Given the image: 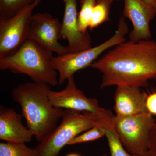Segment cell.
Listing matches in <instances>:
<instances>
[{"label": "cell", "instance_id": "cell-18", "mask_svg": "<svg viewBox=\"0 0 156 156\" xmlns=\"http://www.w3.org/2000/svg\"><path fill=\"white\" fill-rule=\"evenodd\" d=\"M97 0H80L81 9L78 14V25L82 32H88L93 8Z\"/></svg>", "mask_w": 156, "mask_h": 156}, {"label": "cell", "instance_id": "cell-12", "mask_svg": "<svg viewBox=\"0 0 156 156\" xmlns=\"http://www.w3.org/2000/svg\"><path fill=\"white\" fill-rule=\"evenodd\" d=\"M22 114L14 109L0 106V139L5 142L26 143L34 136L22 122Z\"/></svg>", "mask_w": 156, "mask_h": 156}, {"label": "cell", "instance_id": "cell-13", "mask_svg": "<svg viewBox=\"0 0 156 156\" xmlns=\"http://www.w3.org/2000/svg\"><path fill=\"white\" fill-rule=\"evenodd\" d=\"M146 96L147 94L137 87H117L114 107L116 115H134L148 113L146 105Z\"/></svg>", "mask_w": 156, "mask_h": 156}, {"label": "cell", "instance_id": "cell-21", "mask_svg": "<svg viewBox=\"0 0 156 156\" xmlns=\"http://www.w3.org/2000/svg\"><path fill=\"white\" fill-rule=\"evenodd\" d=\"M148 150L156 156V122L151 129L149 141Z\"/></svg>", "mask_w": 156, "mask_h": 156}, {"label": "cell", "instance_id": "cell-5", "mask_svg": "<svg viewBox=\"0 0 156 156\" xmlns=\"http://www.w3.org/2000/svg\"><path fill=\"white\" fill-rule=\"evenodd\" d=\"M128 32L125 17H121L114 35L101 44L77 53L53 56V63L58 73V84L62 85L78 71L91 66L105 50L126 41L125 37Z\"/></svg>", "mask_w": 156, "mask_h": 156}, {"label": "cell", "instance_id": "cell-19", "mask_svg": "<svg viewBox=\"0 0 156 156\" xmlns=\"http://www.w3.org/2000/svg\"><path fill=\"white\" fill-rule=\"evenodd\" d=\"M104 136H105V133L103 129L100 126H95L74 137L70 140L67 145L93 141L99 139Z\"/></svg>", "mask_w": 156, "mask_h": 156}, {"label": "cell", "instance_id": "cell-6", "mask_svg": "<svg viewBox=\"0 0 156 156\" xmlns=\"http://www.w3.org/2000/svg\"><path fill=\"white\" fill-rule=\"evenodd\" d=\"M113 125L127 151L140 154L148 151L151 129L156 122L150 114L130 116L114 115Z\"/></svg>", "mask_w": 156, "mask_h": 156}, {"label": "cell", "instance_id": "cell-20", "mask_svg": "<svg viewBox=\"0 0 156 156\" xmlns=\"http://www.w3.org/2000/svg\"><path fill=\"white\" fill-rule=\"evenodd\" d=\"M146 105L148 112L156 115V92L147 95Z\"/></svg>", "mask_w": 156, "mask_h": 156}, {"label": "cell", "instance_id": "cell-24", "mask_svg": "<svg viewBox=\"0 0 156 156\" xmlns=\"http://www.w3.org/2000/svg\"><path fill=\"white\" fill-rule=\"evenodd\" d=\"M66 156H80V155L78 154H76V153H72V154H69L67 155Z\"/></svg>", "mask_w": 156, "mask_h": 156}, {"label": "cell", "instance_id": "cell-15", "mask_svg": "<svg viewBox=\"0 0 156 156\" xmlns=\"http://www.w3.org/2000/svg\"><path fill=\"white\" fill-rule=\"evenodd\" d=\"M114 0H97L95 3L89 28L91 30L97 28L104 23L110 21V10Z\"/></svg>", "mask_w": 156, "mask_h": 156}, {"label": "cell", "instance_id": "cell-23", "mask_svg": "<svg viewBox=\"0 0 156 156\" xmlns=\"http://www.w3.org/2000/svg\"><path fill=\"white\" fill-rule=\"evenodd\" d=\"M136 156H155L150 151H147L144 153L136 155Z\"/></svg>", "mask_w": 156, "mask_h": 156}, {"label": "cell", "instance_id": "cell-22", "mask_svg": "<svg viewBox=\"0 0 156 156\" xmlns=\"http://www.w3.org/2000/svg\"><path fill=\"white\" fill-rule=\"evenodd\" d=\"M143 1L146 4L152 7L156 12V0H143Z\"/></svg>", "mask_w": 156, "mask_h": 156}, {"label": "cell", "instance_id": "cell-10", "mask_svg": "<svg viewBox=\"0 0 156 156\" xmlns=\"http://www.w3.org/2000/svg\"><path fill=\"white\" fill-rule=\"evenodd\" d=\"M64 12L61 23V38L66 40L69 53H77L92 48L88 32H82L78 25L76 0H64Z\"/></svg>", "mask_w": 156, "mask_h": 156}, {"label": "cell", "instance_id": "cell-4", "mask_svg": "<svg viewBox=\"0 0 156 156\" xmlns=\"http://www.w3.org/2000/svg\"><path fill=\"white\" fill-rule=\"evenodd\" d=\"M97 126H99V118L94 114L64 109L60 124L35 148L37 155L58 156L70 140Z\"/></svg>", "mask_w": 156, "mask_h": 156}, {"label": "cell", "instance_id": "cell-25", "mask_svg": "<svg viewBox=\"0 0 156 156\" xmlns=\"http://www.w3.org/2000/svg\"><path fill=\"white\" fill-rule=\"evenodd\" d=\"M103 156H107L106 155H105V154H104V155Z\"/></svg>", "mask_w": 156, "mask_h": 156}, {"label": "cell", "instance_id": "cell-11", "mask_svg": "<svg viewBox=\"0 0 156 156\" xmlns=\"http://www.w3.org/2000/svg\"><path fill=\"white\" fill-rule=\"evenodd\" d=\"M124 17L130 20L133 28L129 34L130 41L134 42L151 37L150 23L155 17V11L143 0H123Z\"/></svg>", "mask_w": 156, "mask_h": 156}, {"label": "cell", "instance_id": "cell-14", "mask_svg": "<svg viewBox=\"0 0 156 156\" xmlns=\"http://www.w3.org/2000/svg\"><path fill=\"white\" fill-rule=\"evenodd\" d=\"M114 116L113 115L109 118L99 119V126L103 129L108 142L111 156H136L125 149L113 125Z\"/></svg>", "mask_w": 156, "mask_h": 156}, {"label": "cell", "instance_id": "cell-17", "mask_svg": "<svg viewBox=\"0 0 156 156\" xmlns=\"http://www.w3.org/2000/svg\"><path fill=\"white\" fill-rule=\"evenodd\" d=\"M0 156H37L35 148L27 147L25 143L1 142Z\"/></svg>", "mask_w": 156, "mask_h": 156}, {"label": "cell", "instance_id": "cell-3", "mask_svg": "<svg viewBox=\"0 0 156 156\" xmlns=\"http://www.w3.org/2000/svg\"><path fill=\"white\" fill-rule=\"evenodd\" d=\"M53 57V52L27 39L14 53L0 58V69L27 75L35 83L55 87L58 76Z\"/></svg>", "mask_w": 156, "mask_h": 156}, {"label": "cell", "instance_id": "cell-8", "mask_svg": "<svg viewBox=\"0 0 156 156\" xmlns=\"http://www.w3.org/2000/svg\"><path fill=\"white\" fill-rule=\"evenodd\" d=\"M67 84L63 90H50L49 98L56 107L80 112H89L96 115L99 119L108 118L112 115L110 111L101 107L97 99L89 98L78 89L73 76L67 79Z\"/></svg>", "mask_w": 156, "mask_h": 156}, {"label": "cell", "instance_id": "cell-7", "mask_svg": "<svg viewBox=\"0 0 156 156\" xmlns=\"http://www.w3.org/2000/svg\"><path fill=\"white\" fill-rule=\"evenodd\" d=\"M41 0L25 7L7 20H0V58L15 52L28 39L34 9Z\"/></svg>", "mask_w": 156, "mask_h": 156}, {"label": "cell", "instance_id": "cell-16", "mask_svg": "<svg viewBox=\"0 0 156 156\" xmlns=\"http://www.w3.org/2000/svg\"><path fill=\"white\" fill-rule=\"evenodd\" d=\"M37 0H0V20H7L16 15Z\"/></svg>", "mask_w": 156, "mask_h": 156}, {"label": "cell", "instance_id": "cell-1", "mask_svg": "<svg viewBox=\"0 0 156 156\" xmlns=\"http://www.w3.org/2000/svg\"><path fill=\"white\" fill-rule=\"evenodd\" d=\"M90 66L102 73L101 89L112 86L146 87L150 80L156 78V41L123 42Z\"/></svg>", "mask_w": 156, "mask_h": 156}, {"label": "cell", "instance_id": "cell-2", "mask_svg": "<svg viewBox=\"0 0 156 156\" xmlns=\"http://www.w3.org/2000/svg\"><path fill=\"white\" fill-rule=\"evenodd\" d=\"M50 87L47 84L28 82L16 86L11 93L14 101L20 105L27 127L39 142L56 128L64 111L50 101Z\"/></svg>", "mask_w": 156, "mask_h": 156}, {"label": "cell", "instance_id": "cell-9", "mask_svg": "<svg viewBox=\"0 0 156 156\" xmlns=\"http://www.w3.org/2000/svg\"><path fill=\"white\" fill-rule=\"evenodd\" d=\"M61 23L48 13L34 14L31 20L28 39L36 42L47 50L62 56L69 53L67 46L59 43Z\"/></svg>", "mask_w": 156, "mask_h": 156}]
</instances>
